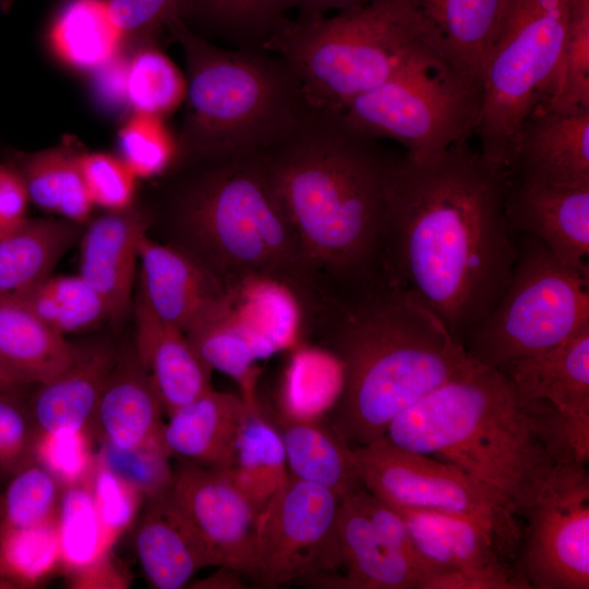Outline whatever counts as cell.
<instances>
[{
    "label": "cell",
    "instance_id": "6da1fadb",
    "mask_svg": "<svg viewBox=\"0 0 589 589\" xmlns=\"http://www.w3.org/2000/svg\"><path fill=\"white\" fill-rule=\"evenodd\" d=\"M507 171L469 142L396 158L384 266L461 344L503 292L516 257L504 213Z\"/></svg>",
    "mask_w": 589,
    "mask_h": 589
},
{
    "label": "cell",
    "instance_id": "7a4b0ae2",
    "mask_svg": "<svg viewBox=\"0 0 589 589\" xmlns=\"http://www.w3.org/2000/svg\"><path fill=\"white\" fill-rule=\"evenodd\" d=\"M397 157L339 113L320 111L262 153L312 288L309 325L386 278L387 184Z\"/></svg>",
    "mask_w": 589,
    "mask_h": 589
},
{
    "label": "cell",
    "instance_id": "3957f363",
    "mask_svg": "<svg viewBox=\"0 0 589 589\" xmlns=\"http://www.w3.org/2000/svg\"><path fill=\"white\" fill-rule=\"evenodd\" d=\"M384 437L458 467L516 518L524 517L558 466L582 465L574 417L548 401L519 398L498 370L470 358L394 419Z\"/></svg>",
    "mask_w": 589,
    "mask_h": 589
},
{
    "label": "cell",
    "instance_id": "277c9868",
    "mask_svg": "<svg viewBox=\"0 0 589 589\" xmlns=\"http://www.w3.org/2000/svg\"><path fill=\"white\" fill-rule=\"evenodd\" d=\"M316 335L341 368L330 424L352 448L383 437L469 360L441 318L389 278L350 299Z\"/></svg>",
    "mask_w": 589,
    "mask_h": 589
},
{
    "label": "cell",
    "instance_id": "5b68a950",
    "mask_svg": "<svg viewBox=\"0 0 589 589\" xmlns=\"http://www.w3.org/2000/svg\"><path fill=\"white\" fill-rule=\"evenodd\" d=\"M178 164L185 171L166 200L167 243L199 261L228 292L250 281L278 285L305 316L312 288L262 154Z\"/></svg>",
    "mask_w": 589,
    "mask_h": 589
},
{
    "label": "cell",
    "instance_id": "8992f818",
    "mask_svg": "<svg viewBox=\"0 0 589 589\" xmlns=\"http://www.w3.org/2000/svg\"><path fill=\"white\" fill-rule=\"evenodd\" d=\"M166 29L185 61V110L176 161L262 154L316 112L274 51L218 45L179 17Z\"/></svg>",
    "mask_w": 589,
    "mask_h": 589
},
{
    "label": "cell",
    "instance_id": "52a82bcc",
    "mask_svg": "<svg viewBox=\"0 0 589 589\" xmlns=\"http://www.w3.org/2000/svg\"><path fill=\"white\" fill-rule=\"evenodd\" d=\"M265 48L286 61L314 110L332 113L411 64L444 60L402 0H365L332 16L289 19Z\"/></svg>",
    "mask_w": 589,
    "mask_h": 589
},
{
    "label": "cell",
    "instance_id": "ba28073f",
    "mask_svg": "<svg viewBox=\"0 0 589 589\" xmlns=\"http://www.w3.org/2000/svg\"><path fill=\"white\" fill-rule=\"evenodd\" d=\"M516 242L503 292L461 342L470 359L496 370L589 327V275L562 262L533 237L516 236Z\"/></svg>",
    "mask_w": 589,
    "mask_h": 589
},
{
    "label": "cell",
    "instance_id": "9c48e42d",
    "mask_svg": "<svg viewBox=\"0 0 589 589\" xmlns=\"http://www.w3.org/2000/svg\"><path fill=\"white\" fill-rule=\"evenodd\" d=\"M569 0H509L481 76L476 134L480 153L507 171L514 139L552 91L564 47Z\"/></svg>",
    "mask_w": 589,
    "mask_h": 589
},
{
    "label": "cell",
    "instance_id": "30bf717a",
    "mask_svg": "<svg viewBox=\"0 0 589 589\" xmlns=\"http://www.w3.org/2000/svg\"><path fill=\"white\" fill-rule=\"evenodd\" d=\"M481 88L442 59L411 64L353 99L339 115L353 130L428 154L469 141Z\"/></svg>",
    "mask_w": 589,
    "mask_h": 589
},
{
    "label": "cell",
    "instance_id": "8fae6325",
    "mask_svg": "<svg viewBox=\"0 0 589 589\" xmlns=\"http://www.w3.org/2000/svg\"><path fill=\"white\" fill-rule=\"evenodd\" d=\"M362 485L392 508L428 509L472 517L496 534L514 557L521 530L500 497L458 467L398 447L384 436L353 448Z\"/></svg>",
    "mask_w": 589,
    "mask_h": 589
},
{
    "label": "cell",
    "instance_id": "7c38bea8",
    "mask_svg": "<svg viewBox=\"0 0 589 589\" xmlns=\"http://www.w3.org/2000/svg\"><path fill=\"white\" fill-rule=\"evenodd\" d=\"M341 498L324 486L288 476L257 515V585L278 587L332 576L341 568Z\"/></svg>",
    "mask_w": 589,
    "mask_h": 589
},
{
    "label": "cell",
    "instance_id": "4fadbf2b",
    "mask_svg": "<svg viewBox=\"0 0 589 589\" xmlns=\"http://www.w3.org/2000/svg\"><path fill=\"white\" fill-rule=\"evenodd\" d=\"M522 518L514 566L530 589H588L587 466H558Z\"/></svg>",
    "mask_w": 589,
    "mask_h": 589
},
{
    "label": "cell",
    "instance_id": "5bb4252c",
    "mask_svg": "<svg viewBox=\"0 0 589 589\" xmlns=\"http://www.w3.org/2000/svg\"><path fill=\"white\" fill-rule=\"evenodd\" d=\"M170 493L209 565L229 568L257 584L255 524L261 507L228 470L179 462Z\"/></svg>",
    "mask_w": 589,
    "mask_h": 589
},
{
    "label": "cell",
    "instance_id": "9a60e30c",
    "mask_svg": "<svg viewBox=\"0 0 589 589\" xmlns=\"http://www.w3.org/2000/svg\"><path fill=\"white\" fill-rule=\"evenodd\" d=\"M504 213L515 236L538 239L562 262L589 275V184L534 183L508 177Z\"/></svg>",
    "mask_w": 589,
    "mask_h": 589
},
{
    "label": "cell",
    "instance_id": "2e32d148",
    "mask_svg": "<svg viewBox=\"0 0 589 589\" xmlns=\"http://www.w3.org/2000/svg\"><path fill=\"white\" fill-rule=\"evenodd\" d=\"M507 175L534 183L589 184V108L540 104L514 139Z\"/></svg>",
    "mask_w": 589,
    "mask_h": 589
},
{
    "label": "cell",
    "instance_id": "e0dca14e",
    "mask_svg": "<svg viewBox=\"0 0 589 589\" xmlns=\"http://www.w3.org/2000/svg\"><path fill=\"white\" fill-rule=\"evenodd\" d=\"M140 293L149 310L187 334L227 296L221 283L180 248L144 236L139 250Z\"/></svg>",
    "mask_w": 589,
    "mask_h": 589
},
{
    "label": "cell",
    "instance_id": "ac0fdd59",
    "mask_svg": "<svg viewBox=\"0 0 589 589\" xmlns=\"http://www.w3.org/2000/svg\"><path fill=\"white\" fill-rule=\"evenodd\" d=\"M153 215L133 205L95 218L80 239L79 275L107 305L111 321L129 312L140 243Z\"/></svg>",
    "mask_w": 589,
    "mask_h": 589
},
{
    "label": "cell",
    "instance_id": "d6986e66",
    "mask_svg": "<svg viewBox=\"0 0 589 589\" xmlns=\"http://www.w3.org/2000/svg\"><path fill=\"white\" fill-rule=\"evenodd\" d=\"M393 509L405 519L429 577L460 570L512 578L529 587L515 566L506 562L507 556L496 534L483 522L454 513Z\"/></svg>",
    "mask_w": 589,
    "mask_h": 589
},
{
    "label": "cell",
    "instance_id": "ffe728a7",
    "mask_svg": "<svg viewBox=\"0 0 589 589\" xmlns=\"http://www.w3.org/2000/svg\"><path fill=\"white\" fill-rule=\"evenodd\" d=\"M185 335L212 371L235 378L244 401L251 408L260 406L255 395L256 361L280 349L266 318L260 321V313L255 309L249 312L242 297L228 292Z\"/></svg>",
    "mask_w": 589,
    "mask_h": 589
},
{
    "label": "cell",
    "instance_id": "44dd1931",
    "mask_svg": "<svg viewBox=\"0 0 589 589\" xmlns=\"http://www.w3.org/2000/svg\"><path fill=\"white\" fill-rule=\"evenodd\" d=\"M252 409L242 397L211 388L167 417L161 443L180 462L229 469Z\"/></svg>",
    "mask_w": 589,
    "mask_h": 589
},
{
    "label": "cell",
    "instance_id": "7402d4cb",
    "mask_svg": "<svg viewBox=\"0 0 589 589\" xmlns=\"http://www.w3.org/2000/svg\"><path fill=\"white\" fill-rule=\"evenodd\" d=\"M420 19L443 59L481 88L488 53L509 0H402Z\"/></svg>",
    "mask_w": 589,
    "mask_h": 589
},
{
    "label": "cell",
    "instance_id": "603a6c76",
    "mask_svg": "<svg viewBox=\"0 0 589 589\" xmlns=\"http://www.w3.org/2000/svg\"><path fill=\"white\" fill-rule=\"evenodd\" d=\"M132 345L166 417L212 388V370L187 335L156 316L140 297Z\"/></svg>",
    "mask_w": 589,
    "mask_h": 589
},
{
    "label": "cell",
    "instance_id": "cb8c5ba5",
    "mask_svg": "<svg viewBox=\"0 0 589 589\" xmlns=\"http://www.w3.org/2000/svg\"><path fill=\"white\" fill-rule=\"evenodd\" d=\"M163 416L133 345L119 348L91 424L97 440L121 448L141 446L160 436Z\"/></svg>",
    "mask_w": 589,
    "mask_h": 589
},
{
    "label": "cell",
    "instance_id": "d4e9b609",
    "mask_svg": "<svg viewBox=\"0 0 589 589\" xmlns=\"http://www.w3.org/2000/svg\"><path fill=\"white\" fill-rule=\"evenodd\" d=\"M134 534V549L148 586L181 589L201 568L211 566L195 532L171 493L145 501Z\"/></svg>",
    "mask_w": 589,
    "mask_h": 589
},
{
    "label": "cell",
    "instance_id": "484cf974",
    "mask_svg": "<svg viewBox=\"0 0 589 589\" xmlns=\"http://www.w3.org/2000/svg\"><path fill=\"white\" fill-rule=\"evenodd\" d=\"M118 349L108 340L76 347L75 357L64 371L49 382L37 384L28 402L38 431L91 428Z\"/></svg>",
    "mask_w": 589,
    "mask_h": 589
},
{
    "label": "cell",
    "instance_id": "4316f807",
    "mask_svg": "<svg viewBox=\"0 0 589 589\" xmlns=\"http://www.w3.org/2000/svg\"><path fill=\"white\" fill-rule=\"evenodd\" d=\"M498 371L519 398L548 401L563 412L589 419V327Z\"/></svg>",
    "mask_w": 589,
    "mask_h": 589
},
{
    "label": "cell",
    "instance_id": "83f0119b",
    "mask_svg": "<svg viewBox=\"0 0 589 589\" xmlns=\"http://www.w3.org/2000/svg\"><path fill=\"white\" fill-rule=\"evenodd\" d=\"M339 537L345 576L341 588L422 589L425 572L402 550L378 532L349 494L339 508Z\"/></svg>",
    "mask_w": 589,
    "mask_h": 589
},
{
    "label": "cell",
    "instance_id": "f1b7e54d",
    "mask_svg": "<svg viewBox=\"0 0 589 589\" xmlns=\"http://www.w3.org/2000/svg\"><path fill=\"white\" fill-rule=\"evenodd\" d=\"M75 352L23 302L0 296V362L25 385L49 382L72 363Z\"/></svg>",
    "mask_w": 589,
    "mask_h": 589
},
{
    "label": "cell",
    "instance_id": "f546056e",
    "mask_svg": "<svg viewBox=\"0 0 589 589\" xmlns=\"http://www.w3.org/2000/svg\"><path fill=\"white\" fill-rule=\"evenodd\" d=\"M289 474L321 486L340 497L363 486L353 448L329 423L312 417H294L278 429Z\"/></svg>",
    "mask_w": 589,
    "mask_h": 589
},
{
    "label": "cell",
    "instance_id": "4dcf8cb0",
    "mask_svg": "<svg viewBox=\"0 0 589 589\" xmlns=\"http://www.w3.org/2000/svg\"><path fill=\"white\" fill-rule=\"evenodd\" d=\"M83 225L65 218H27L0 237V296L16 297L51 275L80 241Z\"/></svg>",
    "mask_w": 589,
    "mask_h": 589
},
{
    "label": "cell",
    "instance_id": "1f68e13d",
    "mask_svg": "<svg viewBox=\"0 0 589 589\" xmlns=\"http://www.w3.org/2000/svg\"><path fill=\"white\" fill-rule=\"evenodd\" d=\"M297 5L298 0H185L181 20L218 45L265 48Z\"/></svg>",
    "mask_w": 589,
    "mask_h": 589
},
{
    "label": "cell",
    "instance_id": "d6a6232c",
    "mask_svg": "<svg viewBox=\"0 0 589 589\" xmlns=\"http://www.w3.org/2000/svg\"><path fill=\"white\" fill-rule=\"evenodd\" d=\"M53 55L67 67L95 72L127 43L99 0H60L47 31Z\"/></svg>",
    "mask_w": 589,
    "mask_h": 589
},
{
    "label": "cell",
    "instance_id": "836d02e7",
    "mask_svg": "<svg viewBox=\"0 0 589 589\" xmlns=\"http://www.w3.org/2000/svg\"><path fill=\"white\" fill-rule=\"evenodd\" d=\"M80 155L65 146L43 149L27 156L19 173L36 206L83 225L94 204L83 180Z\"/></svg>",
    "mask_w": 589,
    "mask_h": 589
},
{
    "label": "cell",
    "instance_id": "e575fe53",
    "mask_svg": "<svg viewBox=\"0 0 589 589\" xmlns=\"http://www.w3.org/2000/svg\"><path fill=\"white\" fill-rule=\"evenodd\" d=\"M233 481L262 508L286 482L289 471L277 428L252 409L240 432L232 465Z\"/></svg>",
    "mask_w": 589,
    "mask_h": 589
},
{
    "label": "cell",
    "instance_id": "d590c367",
    "mask_svg": "<svg viewBox=\"0 0 589 589\" xmlns=\"http://www.w3.org/2000/svg\"><path fill=\"white\" fill-rule=\"evenodd\" d=\"M14 298L63 336L85 332L110 320L104 300L79 274L50 275Z\"/></svg>",
    "mask_w": 589,
    "mask_h": 589
},
{
    "label": "cell",
    "instance_id": "8d00e7d4",
    "mask_svg": "<svg viewBox=\"0 0 589 589\" xmlns=\"http://www.w3.org/2000/svg\"><path fill=\"white\" fill-rule=\"evenodd\" d=\"M142 39L140 49L128 58L127 97L134 112L164 118L185 97V76L155 44Z\"/></svg>",
    "mask_w": 589,
    "mask_h": 589
},
{
    "label": "cell",
    "instance_id": "74e56055",
    "mask_svg": "<svg viewBox=\"0 0 589 589\" xmlns=\"http://www.w3.org/2000/svg\"><path fill=\"white\" fill-rule=\"evenodd\" d=\"M60 569L67 575L111 552L106 548L89 482L62 489L58 510Z\"/></svg>",
    "mask_w": 589,
    "mask_h": 589
},
{
    "label": "cell",
    "instance_id": "f35d334b",
    "mask_svg": "<svg viewBox=\"0 0 589 589\" xmlns=\"http://www.w3.org/2000/svg\"><path fill=\"white\" fill-rule=\"evenodd\" d=\"M0 555L22 588L39 585L60 568L58 516L28 527L0 521Z\"/></svg>",
    "mask_w": 589,
    "mask_h": 589
},
{
    "label": "cell",
    "instance_id": "ab89813d",
    "mask_svg": "<svg viewBox=\"0 0 589 589\" xmlns=\"http://www.w3.org/2000/svg\"><path fill=\"white\" fill-rule=\"evenodd\" d=\"M561 108H589V0H569L567 31L549 98Z\"/></svg>",
    "mask_w": 589,
    "mask_h": 589
},
{
    "label": "cell",
    "instance_id": "60d3db41",
    "mask_svg": "<svg viewBox=\"0 0 589 589\" xmlns=\"http://www.w3.org/2000/svg\"><path fill=\"white\" fill-rule=\"evenodd\" d=\"M98 445L96 460L135 489L144 501L171 491L175 469L160 436L131 448L117 447L103 441H98Z\"/></svg>",
    "mask_w": 589,
    "mask_h": 589
},
{
    "label": "cell",
    "instance_id": "b9f144b4",
    "mask_svg": "<svg viewBox=\"0 0 589 589\" xmlns=\"http://www.w3.org/2000/svg\"><path fill=\"white\" fill-rule=\"evenodd\" d=\"M62 486L33 461L13 476L0 503V521L14 527L46 522L58 516Z\"/></svg>",
    "mask_w": 589,
    "mask_h": 589
},
{
    "label": "cell",
    "instance_id": "7bdbcfd3",
    "mask_svg": "<svg viewBox=\"0 0 589 589\" xmlns=\"http://www.w3.org/2000/svg\"><path fill=\"white\" fill-rule=\"evenodd\" d=\"M120 158L136 178L168 170L177 159V142L159 117L133 112L118 134Z\"/></svg>",
    "mask_w": 589,
    "mask_h": 589
},
{
    "label": "cell",
    "instance_id": "ee69618b",
    "mask_svg": "<svg viewBox=\"0 0 589 589\" xmlns=\"http://www.w3.org/2000/svg\"><path fill=\"white\" fill-rule=\"evenodd\" d=\"M89 428L76 431H38L34 461L44 467L63 488L89 480L96 452Z\"/></svg>",
    "mask_w": 589,
    "mask_h": 589
},
{
    "label": "cell",
    "instance_id": "f6af8a7d",
    "mask_svg": "<svg viewBox=\"0 0 589 589\" xmlns=\"http://www.w3.org/2000/svg\"><path fill=\"white\" fill-rule=\"evenodd\" d=\"M23 390H0V477H11L34 461L38 429Z\"/></svg>",
    "mask_w": 589,
    "mask_h": 589
},
{
    "label": "cell",
    "instance_id": "bcb514c9",
    "mask_svg": "<svg viewBox=\"0 0 589 589\" xmlns=\"http://www.w3.org/2000/svg\"><path fill=\"white\" fill-rule=\"evenodd\" d=\"M88 482L105 544L111 551L120 536L135 522L145 501L135 489L97 460Z\"/></svg>",
    "mask_w": 589,
    "mask_h": 589
},
{
    "label": "cell",
    "instance_id": "7dc6e473",
    "mask_svg": "<svg viewBox=\"0 0 589 589\" xmlns=\"http://www.w3.org/2000/svg\"><path fill=\"white\" fill-rule=\"evenodd\" d=\"M80 167L94 206L120 211L133 205L137 178L120 157L84 153L80 155Z\"/></svg>",
    "mask_w": 589,
    "mask_h": 589
},
{
    "label": "cell",
    "instance_id": "c3c4849f",
    "mask_svg": "<svg viewBox=\"0 0 589 589\" xmlns=\"http://www.w3.org/2000/svg\"><path fill=\"white\" fill-rule=\"evenodd\" d=\"M125 40L155 37L182 17L185 0H99Z\"/></svg>",
    "mask_w": 589,
    "mask_h": 589
},
{
    "label": "cell",
    "instance_id": "681fc988",
    "mask_svg": "<svg viewBox=\"0 0 589 589\" xmlns=\"http://www.w3.org/2000/svg\"><path fill=\"white\" fill-rule=\"evenodd\" d=\"M28 195L17 170L0 167V237L26 219Z\"/></svg>",
    "mask_w": 589,
    "mask_h": 589
},
{
    "label": "cell",
    "instance_id": "f907efd6",
    "mask_svg": "<svg viewBox=\"0 0 589 589\" xmlns=\"http://www.w3.org/2000/svg\"><path fill=\"white\" fill-rule=\"evenodd\" d=\"M71 588L123 589L130 585V576L108 552L89 565L67 574Z\"/></svg>",
    "mask_w": 589,
    "mask_h": 589
},
{
    "label": "cell",
    "instance_id": "816d5d0a",
    "mask_svg": "<svg viewBox=\"0 0 589 589\" xmlns=\"http://www.w3.org/2000/svg\"><path fill=\"white\" fill-rule=\"evenodd\" d=\"M128 58L120 52L97 73L95 92L99 101L109 109H120L129 105L127 97Z\"/></svg>",
    "mask_w": 589,
    "mask_h": 589
},
{
    "label": "cell",
    "instance_id": "f5cc1de1",
    "mask_svg": "<svg viewBox=\"0 0 589 589\" xmlns=\"http://www.w3.org/2000/svg\"><path fill=\"white\" fill-rule=\"evenodd\" d=\"M364 2L365 0H298L296 19L313 20L332 11L341 12L358 8Z\"/></svg>",
    "mask_w": 589,
    "mask_h": 589
},
{
    "label": "cell",
    "instance_id": "db71d44e",
    "mask_svg": "<svg viewBox=\"0 0 589 589\" xmlns=\"http://www.w3.org/2000/svg\"><path fill=\"white\" fill-rule=\"evenodd\" d=\"M191 586L192 588H243L241 575L226 567L219 569L206 579H202Z\"/></svg>",
    "mask_w": 589,
    "mask_h": 589
},
{
    "label": "cell",
    "instance_id": "11a10c76",
    "mask_svg": "<svg viewBox=\"0 0 589 589\" xmlns=\"http://www.w3.org/2000/svg\"><path fill=\"white\" fill-rule=\"evenodd\" d=\"M22 586L0 555V589H21Z\"/></svg>",
    "mask_w": 589,
    "mask_h": 589
},
{
    "label": "cell",
    "instance_id": "9f6ffc18",
    "mask_svg": "<svg viewBox=\"0 0 589 589\" xmlns=\"http://www.w3.org/2000/svg\"><path fill=\"white\" fill-rule=\"evenodd\" d=\"M25 386L27 385H25L16 375L0 363V390Z\"/></svg>",
    "mask_w": 589,
    "mask_h": 589
},
{
    "label": "cell",
    "instance_id": "6f0895ef",
    "mask_svg": "<svg viewBox=\"0 0 589 589\" xmlns=\"http://www.w3.org/2000/svg\"><path fill=\"white\" fill-rule=\"evenodd\" d=\"M1 363V362H0ZM2 364V363H1Z\"/></svg>",
    "mask_w": 589,
    "mask_h": 589
},
{
    "label": "cell",
    "instance_id": "680465c9",
    "mask_svg": "<svg viewBox=\"0 0 589 589\" xmlns=\"http://www.w3.org/2000/svg\"><path fill=\"white\" fill-rule=\"evenodd\" d=\"M2 1H4V0H2Z\"/></svg>",
    "mask_w": 589,
    "mask_h": 589
}]
</instances>
